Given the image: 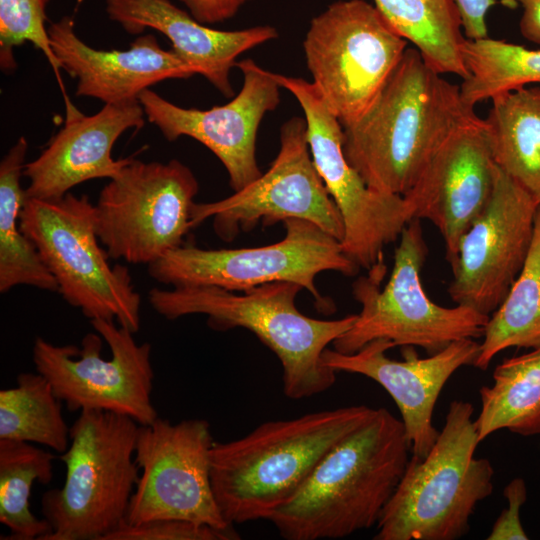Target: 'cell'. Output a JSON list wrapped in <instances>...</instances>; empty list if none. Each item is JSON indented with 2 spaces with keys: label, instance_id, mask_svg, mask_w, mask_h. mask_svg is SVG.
<instances>
[{
  "label": "cell",
  "instance_id": "6da1fadb",
  "mask_svg": "<svg viewBox=\"0 0 540 540\" xmlns=\"http://www.w3.org/2000/svg\"><path fill=\"white\" fill-rule=\"evenodd\" d=\"M474 113L458 85L407 48L371 108L343 128V151L368 187L404 195L442 142Z\"/></svg>",
  "mask_w": 540,
  "mask_h": 540
},
{
  "label": "cell",
  "instance_id": "7a4b0ae2",
  "mask_svg": "<svg viewBox=\"0 0 540 540\" xmlns=\"http://www.w3.org/2000/svg\"><path fill=\"white\" fill-rule=\"evenodd\" d=\"M403 422L385 408L320 460L267 521L286 540L340 539L376 526L409 461Z\"/></svg>",
  "mask_w": 540,
  "mask_h": 540
},
{
  "label": "cell",
  "instance_id": "3957f363",
  "mask_svg": "<svg viewBox=\"0 0 540 540\" xmlns=\"http://www.w3.org/2000/svg\"><path fill=\"white\" fill-rule=\"evenodd\" d=\"M375 410L365 405L322 410L267 421L242 438L214 442L210 479L225 521L233 526L267 520L295 497L326 453Z\"/></svg>",
  "mask_w": 540,
  "mask_h": 540
},
{
  "label": "cell",
  "instance_id": "277c9868",
  "mask_svg": "<svg viewBox=\"0 0 540 540\" xmlns=\"http://www.w3.org/2000/svg\"><path fill=\"white\" fill-rule=\"evenodd\" d=\"M301 289L292 282H272L236 294L215 286L189 285L172 290L154 288L148 298L152 308L168 320L203 314L213 330L240 327L251 331L280 360L284 394L299 400L335 384L337 372L323 364L322 355L357 317H308L295 304Z\"/></svg>",
  "mask_w": 540,
  "mask_h": 540
},
{
  "label": "cell",
  "instance_id": "5b68a950",
  "mask_svg": "<svg viewBox=\"0 0 540 540\" xmlns=\"http://www.w3.org/2000/svg\"><path fill=\"white\" fill-rule=\"evenodd\" d=\"M473 405L449 404L428 454L412 455L376 525L374 540H457L470 530L479 502L493 492L494 468L475 458L480 443Z\"/></svg>",
  "mask_w": 540,
  "mask_h": 540
},
{
  "label": "cell",
  "instance_id": "8992f818",
  "mask_svg": "<svg viewBox=\"0 0 540 540\" xmlns=\"http://www.w3.org/2000/svg\"><path fill=\"white\" fill-rule=\"evenodd\" d=\"M139 424L100 410H82L70 427L61 488L46 491L41 513L51 526L45 540H104L126 519L139 478Z\"/></svg>",
  "mask_w": 540,
  "mask_h": 540
},
{
  "label": "cell",
  "instance_id": "52a82bcc",
  "mask_svg": "<svg viewBox=\"0 0 540 540\" xmlns=\"http://www.w3.org/2000/svg\"><path fill=\"white\" fill-rule=\"evenodd\" d=\"M428 253L419 219L402 230L390 278L381 289L384 260L353 283L361 311L349 330L333 342L334 350L351 354L376 339L393 346H418L429 355L454 341L483 337L489 316L472 308L443 307L426 294L420 273Z\"/></svg>",
  "mask_w": 540,
  "mask_h": 540
},
{
  "label": "cell",
  "instance_id": "ba28073f",
  "mask_svg": "<svg viewBox=\"0 0 540 540\" xmlns=\"http://www.w3.org/2000/svg\"><path fill=\"white\" fill-rule=\"evenodd\" d=\"M20 227L55 278L58 292L90 320L117 322L136 333L141 296L126 266H111L86 195L57 200L25 198Z\"/></svg>",
  "mask_w": 540,
  "mask_h": 540
},
{
  "label": "cell",
  "instance_id": "9c48e42d",
  "mask_svg": "<svg viewBox=\"0 0 540 540\" xmlns=\"http://www.w3.org/2000/svg\"><path fill=\"white\" fill-rule=\"evenodd\" d=\"M375 5L340 0L314 17L303 41L312 83L343 128L371 108L405 53Z\"/></svg>",
  "mask_w": 540,
  "mask_h": 540
},
{
  "label": "cell",
  "instance_id": "30bf717a",
  "mask_svg": "<svg viewBox=\"0 0 540 540\" xmlns=\"http://www.w3.org/2000/svg\"><path fill=\"white\" fill-rule=\"evenodd\" d=\"M90 322L97 333H87L80 348L36 337V372L70 411L100 410L127 416L139 425L152 423L159 416L151 398V344H138L134 333L115 321Z\"/></svg>",
  "mask_w": 540,
  "mask_h": 540
},
{
  "label": "cell",
  "instance_id": "8fae6325",
  "mask_svg": "<svg viewBox=\"0 0 540 540\" xmlns=\"http://www.w3.org/2000/svg\"><path fill=\"white\" fill-rule=\"evenodd\" d=\"M284 238L276 243L237 249L180 246L148 265L149 275L173 287L215 286L245 291L272 282H292L309 291L318 306L328 308L316 285L324 271L355 275L359 267L343 252L341 242L316 224L287 219Z\"/></svg>",
  "mask_w": 540,
  "mask_h": 540
},
{
  "label": "cell",
  "instance_id": "7c38bea8",
  "mask_svg": "<svg viewBox=\"0 0 540 540\" xmlns=\"http://www.w3.org/2000/svg\"><path fill=\"white\" fill-rule=\"evenodd\" d=\"M198 190L195 175L179 160L143 162L130 157L94 204L96 233L109 257L150 265L182 246L192 229Z\"/></svg>",
  "mask_w": 540,
  "mask_h": 540
},
{
  "label": "cell",
  "instance_id": "4fadbf2b",
  "mask_svg": "<svg viewBox=\"0 0 540 540\" xmlns=\"http://www.w3.org/2000/svg\"><path fill=\"white\" fill-rule=\"evenodd\" d=\"M272 76L304 112L314 165L342 217L344 254L359 268L371 269L384 260L385 246L413 220L406 200L371 189L349 164L343 151V127L312 82L273 72Z\"/></svg>",
  "mask_w": 540,
  "mask_h": 540
},
{
  "label": "cell",
  "instance_id": "5bb4252c",
  "mask_svg": "<svg viewBox=\"0 0 540 540\" xmlns=\"http://www.w3.org/2000/svg\"><path fill=\"white\" fill-rule=\"evenodd\" d=\"M210 425L203 419L172 423L158 417L139 425L135 462L139 478L125 521L183 519L219 530L233 528L218 508L210 479Z\"/></svg>",
  "mask_w": 540,
  "mask_h": 540
},
{
  "label": "cell",
  "instance_id": "9a60e30c",
  "mask_svg": "<svg viewBox=\"0 0 540 540\" xmlns=\"http://www.w3.org/2000/svg\"><path fill=\"white\" fill-rule=\"evenodd\" d=\"M209 218L227 242L258 224L292 218L308 220L342 241V217L314 165L305 118L292 117L281 126L278 155L258 179L224 199L193 204L192 228Z\"/></svg>",
  "mask_w": 540,
  "mask_h": 540
},
{
  "label": "cell",
  "instance_id": "2e32d148",
  "mask_svg": "<svg viewBox=\"0 0 540 540\" xmlns=\"http://www.w3.org/2000/svg\"><path fill=\"white\" fill-rule=\"evenodd\" d=\"M540 203L496 165L491 200L462 236L448 293L456 305L490 316L528 255Z\"/></svg>",
  "mask_w": 540,
  "mask_h": 540
},
{
  "label": "cell",
  "instance_id": "e0dca14e",
  "mask_svg": "<svg viewBox=\"0 0 540 540\" xmlns=\"http://www.w3.org/2000/svg\"><path fill=\"white\" fill-rule=\"evenodd\" d=\"M243 74L240 92L228 103L207 110L180 107L151 89L138 97L146 118L166 140L191 137L207 147L225 167L231 188L239 191L258 179V128L280 103L281 87L272 72L252 59L237 62Z\"/></svg>",
  "mask_w": 540,
  "mask_h": 540
},
{
  "label": "cell",
  "instance_id": "ac0fdd59",
  "mask_svg": "<svg viewBox=\"0 0 540 540\" xmlns=\"http://www.w3.org/2000/svg\"><path fill=\"white\" fill-rule=\"evenodd\" d=\"M495 173L485 120L474 113L448 135L402 195L413 219L439 230L450 265L462 236L491 200Z\"/></svg>",
  "mask_w": 540,
  "mask_h": 540
},
{
  "label": "cell",
  "instance_id": "d6986e66",
  "mask_svg": "<svg viewBox=\"0 0 540 540\" xmlns=\"http://www.w3.org/2000/svg\"><path fill=\"white\" fill-rule=\"evenodd\" d=\"M479 346L475 339H461L427 358H419L407 346L404 360L397 361L386 356L393 344L376 339L351 354L327 348L322 361L335 372L360 374L380 384L400 411L413 455L424 457L439 435L432 421L436 401L454 372L474 366Z\"/></svg>",
  "mask_w": 540,
  "mask_h": 540
},
{
  "label": "cell",
  "instance_id": "ffe728a7",
  "mask_svg": "<svg viewBox=\"0 0 540 540\" xmlns=\"http://www.w3.org/2000/svg\"><path fill=\"white\" fill-rule=\"evenodd\" d=\"M65 122L41 154L25 164L26 198L57 200L83 182L116 177L130 157L114 159L112 148L128 129L145 124L139 101L104 104L93 115L83 114L63 93Z\"/></svg>",
  "mask_w": 540,
  "mask_h": 540
},
{
  "label": "cell",
  "instance_id": "44dd1931",
  "mask_svg": "<svg viewBox=\"0 0 540 540\" xmlns=\"http://www.w3.org/2000/svg\"><path fill=\"white\" fill-rule=\"evenodd\" d=\"M48 34L61 69L77 80L76 95L104 104L138 101L144 90L161 81L196 74L153 34L138 36L127 50H98L79 38L70 16L51 23Z\"/></svg>",
  "mask_w": 540,
  "mask_h": 540
},
{
  "label": "cell",
  "instance_id": "7402d4cb",
  "mask_svg": "<svg viewBox=\"0 0 540 540\" xmlns=\"http://www.w3.org/2000/svg\"><path fill=\"white\" fill-rule=\"evenodd\" d=\"M105 10L129 34L146 28L162 33L178 57L228 98L234 95L230 73L237 58L278 37L276 28L269 25L234 31L210 28L170 0H105Z\"/></svg>",
  "mask_w": 540,
  "mask_h": 540
},
{
  "label": "cell",
  "instance_id": "603a6c76",
  "mask_svg": "<svg viewBox=\"0 0 540 540\" xmlns=\"http://www.w3.org/2000/svg\"><path fill=\"white\" fill-rule=\"evenodd\" d=\"M491 100L484 120L494 162L540 203V85Z\"/></svg>",
  "mask_w": 540,
  "mask_h": 540
},
{
  "label": "cell",
  "instance_id": "cb8c5ba5",
  "mask_svg": "<svg viewBox=\"0 0 540 540\" xmlns=\"http://www.w3.org/2000/svg\"><path fill=\"white\" fill-rule=\"evenodd\" d=\"M28 142L25 137L9 149L0 163V292L20 285L57 291L58 285L33 242L20 227L25 202L24 176Z\"/></svg>",
  "mask_w": 540,
  "mask_h": 540
},
{
  "label": "cell",
  "instance_id": "d4e9b609",
  "mask_svg": "<svg viewBox=\"0 0 540 540\" xmlns=\"http://www.w3.org/2000/svg\"><path fill=\"white\" fill-rule=\"evenodd\" d=\"M493 383L479 390L481 410L474 419L479 442L501 429L521 436L540 434V347L503 359Z\"/></svg>",
  "mask_w": 540,
  "mask_h": 540
},
{
  "label": "cell",
  "instance_id": "484cf974",
  "mask_svg": "<svg viewBox=\"0 0 540 540\" xmlns=\"http://www.w3.org/2000/svg\"><path fill=\"white\" fill-rule=\"evenodd\" d=\"M387 22L415 45L440 74L468 75L463 61L466 37L455 0H374Z\"/></svg>",
  "mask_w": 540,
  "mask_h": 540
},
{
  "label": "cell",
  "instance_id": "4316f807",
  "mask_svg": "<svg viewBox=\"0 0 540 540\" xmlns=\"http://www.w3.org/2000/svg\"><path fill=\"white\" fill-rule=\"evenodd\" d=\"M510 347H540V205L524 265L506 297L489 316L474 367L485 370Z\"/></svg>",
  "mask_w": 540,
  "mask_h": 540
},
{
  "label": "cell",
  "instance_id": "83f0119b",
  "mask_svg": "<svg viewBox=\"0 0 540 540\" xmlns=\"http://www.w3.org/2000/svg\"><path fill=\"white\" fill-rule=\"evenodd\" d=\"M54 458L29 442L0 439V522L9 529L1 539L45 540L51 533L47 520L30 510L29 499L35 481H52Z\"/></svg>",
  "mask_w": 540,
  "mask_h": 540
},
{
  "label": "cell",
  "instance_id": "f1b7e54d",
  "mask_svg": "<svg viewBox=\"0 0 540 540\" xmlns=\"http://www.w3.org/2000/svg\"><path fill=\"white\" fill-rule=\"evenodd\" d=\"M62 401L40 373H20L16 386L0 390V439L44 445L58 453L67 450L70 427Z\"/></svg>",
  "mask_w": 540,
  "mask_h": 540
},
{
  "label": "cell",
  "instance_id": "f546056e",
  "mask_svg": "<svg viewBox=\"0 0 540 540\" xmlns=\"http://www.w3.org/2000/svg\"><path fill=\"white\" fill-rule=\"evenodd\" d=\"M463 61L468 75L459 86L460 94L470 108L530 84L540 85V50L489 37L466 39Z\"/></svg>",
  "mask_w": 540,
  "mask_h": 540
},
{
  "label": "cell",
  "instance_id": "4dcf8cb0",
  "mask_svg": "<svg viewBox=\"0 0 540 540\" xmlns=\"http://www.w3.org/2000/svg\"><path fill=\"white\" fill-rule=\"evenodd\" d=\"M50 1L0 0V67L6 72L15 70L14 49L28 41L45 55L65 93L59 74L61 66L45 26L46 8Z\"/></svg>",
  "mask_w": 540,
  "mask_h": 540
},
{
  "label": "cell",
  "instance_id": "1f68e13d",
  "mask_svg": "<svg viewBox=\"0 0 540 540\" xmlns=\"http://www.w3.org/2000/svg\"><path fill=\"white\" fill-rule=\"evenodd\" d=\"M233 530H219L183 519H157L131 525L123 521L104 540H233Z\"/></svg>",
  "mask_w": 540,
  "mask_h": 540
},
{
  "label": "cell",
  "instance_id": "d6a6232c",
  "mask_svg": "<svg viewBox=\"0 0 540 540\" xmlns=\"http://www.w3.org/2000/svg\"><path fill=\"white\" fill-rule=\"evenodd\" d=\"M508 506L494 522L488 540L529 539L520 519V510L527 500V486L522 478L512 479L504 488Z\"/></svg>",
  "mask_w": 540,
  "mask_h": 540
},
{
  "label": "cell",
  "instance_id": "836d02e7",
  "mask_svg": "<svg viewBox=\"0 0 540 540\" xmlns=\"http://www.w3.org/2000/svg\"><path fill=\"white\" fill-rule=\"evenodd\" d=\"M198 22L212 25L233 18L251 0H179Z\"/></svg>",
  "mask_w": 540,
  "mask_h": 540
},
{
  "label": "cell",
  "instance_id": "e575fe53",
  "mask_svg": "<svg viewBox=\"0 0 540 540\" xmlns=\"http://www.w3.org/2000/svg\"><path fill=\"white\" fill-rule=\"evenodd\" d=\"M467 39L488 37L486 15L497 4L496 0H455Z\"/></svg>",
  "mask_w": 540,
  "mask_h": 540
},
{
  "label": "cell",
  "instance_id": "d590c367",
  "mask_svg": "<svg viewBox=\"0 0 540 540\" xmlns=\"http://www.w3.org/2000/svg\"><path fill=\"white\" fill-rule=\"evenodd\" d=\"M508 3H519L523 14L519 22L522 36L540 45V0H506Z\"/></svg>",
  "mask_w": 540,
  "mask_h": 540
}]
</instances>
